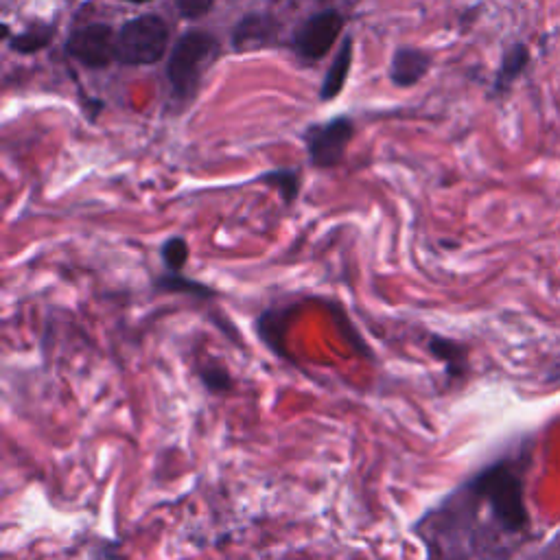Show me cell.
<instances>
[{
	"instance_id": "1",
	"label": "cell",
	"mask_w": 560,
	"mask_h": 560,
	"mask_svg": "<svg viewBox=\"0 0 560 560\" xmlns=\"http://www.w3.org/2000/svg\"><path fill=\"white\" fill-rule=\"evenodd\" d=\"M466 484L486 501L504 532L519 534L528 528L530 517L525 508L523 482L510 462H493L475 473Z\"/></svg>"
},
{
	"instance_id": "2",
	"label": "cell",
	"mask_w": 560,
	"mask_h": 560,
	"mask_svg": "<svg viewBox=\"0 0 560 560\" xmlns=\"http://www.w3.org/2000/svg\"><path fill=\"white\" fill-rule=\"evenodd\" d=\"M217 40L206 31H186L169 57V81L178 97H191L200 86L204 64L217 53Z\"/></svg>"
},
{
	"instance_id": "3",
	"label": "cell",
	"mask_w": 560,
	"mask_h": 560,
	"mask_svg": "<svg viewBox=\"0 0 560 560\" xmlns=\"http://www.w3.org/2000/svg\"><path fill=\"white\" fill-rule=\"evenodd\" d=\"M169 29L158 16H140L116 35V60L127 66L156 64L167 51Z\"/></svg>"
},
{
	"instance_id": "4",
	"label": "cell",
	"mask_w": 560,
	"mask_h": 560,
	"mask_svg": "<svg viewBox=\"0 0 560 560\" xmlns=\"http://www.w3.org/2000/svg\"><path fill=\"white\" fill-rule=\"evenodd\" d=\"M353 134H355L353 121L344 119V116L324 125H313L305 136L313 165L322 169L340 165Z\"/></svg>"
},
{
	"instance_id": "5",
	"label": "cell",
	"mask_w": 560,
	"mask_h": 560,
	"mask_svg": "<svg viewBox=\"0 0 560 560\" xmlns=\"http://www.w3.org/2000/svg\"><path fill=\"white\" fill-rule=\"evenodd\" d=\"M344 29V18L340 11L326 9L309 18L294 35V49L305 60H322L333 49L337 35Z\"/></svg>"
},
{
	"instance_id": "6",
	"label": "cell",
	"mask_w": 560,
	"mask_h": 560,
	"mask_svg": "<svg viewBox=\"0 0 560 560\" xmlns=\"http://www.w3.org/2000/svg\"><path fill=\"white\" fill-rule=\"evenodd\" d=\"M66 51L88 68H105L116 57V40L108 25H88L70 35Z\"/></svg>"
},
{
	"instance_id": "7",
	"label": "cell",
	"mask_w": 560,
	"mask_h": 560,
	"mask_svg": "<svg viewBox=\"0 0 560 560\" xmlns=\"http://www.w3.org/2000/svg\"><path fill=\"white\" fill-rule=\"evenodd\" d=\"M425 350L434 357L438 364L445 368V375L451 381L464 379L469 375V346L462 344L460 340H453V337L440 335V333H427L425 337Z\"/></svg>"
},
{
	"instance_id": "8",
	"label": "cell",
	"mask_w": 560,
	"mask_h": 560,
	"mask_svg": "<svg viewBox=\"0 0 560 560\" xmlns=\"http://www.w3.org/2000/svg\"><path fill=\"white\" fill-rule=\"evenodd\" d=\"M193 375L197 383L202 385V390L210 396H228L237 388L235 375H232L230 368L217 357H206L197 361Z\"/></svg>"
},
{
	"instance_id": "9",
	"label": "cell",
	"mask_w": 560,
	"mask_h": 560,
	"mask_svg": "<svg viewBox=\"0 0 560 560\" xmlns=\"http://www.w3.org/2000/svg\"><path fill=\"white\" fill-rule=\"evenodd\" d=\"M151 287L158 294H178V296H189L193 300H200V302H210V300H217L221 294L213 287V285H206L202 280L197 278H189L184 274H160L158 278L151 280Z\"/></svg>"
},
{
	"instance_id": "10",
	"label": "cell",
	"mask_w": 560,
	"mask_h": 560,
	"mask_svg": "<svg viewBox=\"0 0 560 560\" xmlns=\"http://www.w3.org/2000/svg\"><path fill=\"white\" fill-rule=\"evenodd\" d=\"M431 57L418 49H399L392 60L390 77L399 88H410L427 75Z\"/></svg>"
},
{
	"instance_id": "11",
	"label": "cell",
	"mask_w": 560,
	"mask_h": 560,
	"mask_svg": "<svg viewBox=\"0 0 560 560\" xmlns=\"http://www.w3.org/2000/svg\"><path fill=\"white\" fill-rule=\"evenodd\" d=\"M276 31L278 25L270 16L252 14L239 22L235 33H232V44L239 51L250 49V46H265L276 38Z\"/></svg>"
},
{
	"instance_id": "12",
	"label": "cell",
	"mask_w": 560,
	"mask_h": 560,
	"mask_svg": "<svg viewBox=\"0 0 560 560\" xmlns=\"http://www.w3.org/2000/svg\"><path fill=\"white\" fill-rule=\"evenodd\" d=\"M530 64V51L525 44H512L510 49L504 53V60L497 70L495 79V92H506L512 84H515L517 77L525 70V66Z\"/></svg>"
},
{
	"instance_id": "13",
	"label": "cell",
	"mask_w": 560,
	"mask_h": 560,
	"mask_svg": "<svg viewBox=\"0 0 560 560\" xmlns=\"http://www.w3.org/2000/svg\"><path fill=\"white\" fill-rule=\"evenodd\" d=\"M350 62H353V40L346 38L340 53H337V57L329 68V73H326V77H324V84H322V99L324 101L335 99L337 95H340L344 84H346Z\"/></svg>"
},
{
	"instance_id": "14",
	"label": "cell",
	"mask_w": 560,
	"mask_h": 560,
	"mask_svg": "<svg viewBox=\"0 0 560 560\" xmlns=\"http://www.w3.org/2000/svg\"><path fill=\"white\" fill-rule=\"evenodd\" d=\"M191 248L184 237H169L160 243V263L162 270L169 274H184V267L189 265Z\"/></svg>"
},
{
	"instance_id": "15",
	"label": "cell",
	"mask_w": 560,
	"mask_h": 560,
	"mask_svg": "<svg viewBox=\"0 0 560 560\" xmlns=\"http://www.w3.org/2000/svg\"><path fill=\"white\" fill-rule=\"evenodd\" d=\"M53 33H55L53 27H44V25L31 27L27 31L14 35V38H9V46L14 51L25 53V55L38 53V51H42V49H46V46H49V42L53 40Z\"/></svg>"
},
{
	"instance_id": "16",
	"label": "cell",
	"mask_w": 560,
	"mask_h": 560,
	"mask_svg": "<svg viewBox=\"0 0 560 560\" xmlns=\"http://www.w3.org/2000/svg\"><path fill=\"white\" fill-rule=\"evenodd\" d=\"M261 182H265L267 186L278 191V195L283 197L285 204H294L298 191H300V178L298 171L294 169H280V171H270L261 175Z\"/></svg>"
},
{
	"instance_id": "17",
	"label": "cell",
	"mask_w": 560,
	"mask_h": 560,
	"mask_svg": "<svg viewBox=\"0 0 560 560\" xmlns=\"http://www.w3.org/2000/svg\"><path fill=\"white\" fill-rule=\"evenodd\" d=\"M175 3H178V11L184 18H200L213 7L215 0H175Z\"/></svg>"
},
{
	"instance_id": "18",
	"label": "cell",
	"mask_w": 560,
	"mask_h": 560,
	"mask_svg": "<svg viewBox=\"0 0 560 560\" xmlns=\"http://www.w3.org/2000/svg\"><path fill=\"white\" fill-rule=\"evenodd\" d=\"M127 3H136V5H143V3H149V0H127Z\"/></svg>"
}]
</instances>
